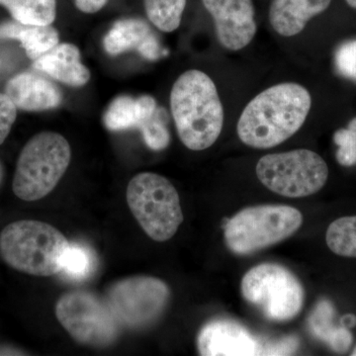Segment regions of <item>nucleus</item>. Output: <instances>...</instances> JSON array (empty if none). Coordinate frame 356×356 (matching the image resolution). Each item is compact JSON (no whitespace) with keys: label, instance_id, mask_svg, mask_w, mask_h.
<instances>
[{"label":"nucleus","instance_id":"obj_19","mask_svg":"<svg viewBox=\"0 0 356 356\" xmlns=\"http://www.w3.org/2000/svg\"><path fill=\"white\" fill-rule=\"evenodd\" d=\"M332 307L329 302L318 304L309 321L310 330L316 337L329 343L337 351H346L350 348L353 337L350 331L343 327L332 325Z\"/></svg>","mask_w":356,"mask_h":356},{"label":"nucleus","instance_id":"obj_1","mask_svg":"<svg viewBox=\"0 0 356 356\" xmlns=\"http://www.w3.org/2000/svg\"><path fill=\"white\" fill-rule=\"evenodd\" d=\"M312 98L298 83L276 84L255 96L238 122V138L254 149H270L295 135L305 123Z\"/></svg>","mask_w":356,"mask_h":356},{"label":"nucleus","instance_id":"obj_31","mask_svg":"<svg viewBox=\"0 0 356 356\" xmlns=\"http://www.w3.org/2000/svg\"><path fill=\"white\" fill-rule=\"evenodd\" d=\"M4 168L2 165L1 161H0V184H1L2 179H3Z\"/></svg>","mask_w":356,"mask_h":356},{"label":"nucleus","instance_id":"obj_30","mask_svg":"<svg viewBox=\"0 0 356 356\" xmlns=\"http://www.w3.org/2000/svg\"><path fill=\"white\" fill-rule=\"evenodd\" d=\"M0 355H24V353L16 348L0 346Z\"/></svg>","mask_w":356,"mask_h":356},{"label":"nucleus","instance_id":"obj_15","mask_svg":"<svg viewBox=\"0 0 356 356\" xmlns=\"http://www.w3.org/2000/svg\"><path fill=\"white\" fill-rule=\"evenodd\" d=\"M33 67L67 86H83L88 83L90 72L81 62L79 49L72 44H60L37 58Z\"/></svg>","mask_w":356,"mask_h":356},{"label":"nucleus","instance_id":"obj_8","mask_svg":"<svg viewBox=\"0 0 356 356\" xmlns=\"http://www.w3.org/2000/svg\"><path fill=\"white\" fill-rule=\"evenodd\" d=\"M242 294L250 305L273 322L296 317L304 303V289L298 278L277 264H261L243 275Z\"/></svg>","mask_w":356,"mask_h":356},{"label":"nucleus","instance_id":"obj_32","mask_svg":"<svg viewBox=\"0 0 356 356\" xmlns=\"http://www.w3.org/2000/svg\"><path fill=\"white\" fill-rule=\"evenodd\" d=\"M346 1L351 8L356 9V0H346Z\"/></svg>","mask_w":356,"mask_h":356},{"label":"nucleus","instance_id":"obj_9","mask_svg":"<svg viewBox=\"0 0 356 356\" xmlns=\"http://www.w3.org/2000/svg\"><path fill=\"white\" fill-rule=\"evenodd\" d=\"M56 316L65 331L76 343L104 348L119 336V324L106 300L93 293L69 292L63 295L56 306Z\"/></svg>","mask_w":356,"mask_h":356},{"label":"nucleus","instance_id":"obj_27","mask_svg":"<svg viewBox=\"0 0 356 356\" xmlns=\"http://www.w3.org/2000/svg\"><path fill=\"white\" fill-rule=\"evenodd\" d=\"M16 117L17 107L6 93H0V146L8 137Z\"/></svg>","mask_w":356,"mask_h":356},{"label":"nucleus","instance_id":"obj_7","mask_svg":"<svg viewBox=\"0 0 356 356\" xmlns=\"http://www.w3.org/2000/svg\"><path fill=\"white\" fill-rule=\"evenodd\" d=\"M255 172L266 188L290 198L317 193L329 177V168L322 156L304 149L266 154L259 159Z\"/></svg>","mask_w":356,"mask_h":356},{"label":"nucleus","instance_id":"obj_28","mask_svg":"<svg viewBox=\"0 0 356 356\" xmlns=\"http://www.w3.org/2000/svg\"><path fill=\"white\" fill-rule=\"evenodd\" d=\"M299 346V341L294 337H288L280 341L261 344V355H292Z\"/></svg>","mask_w":356,"mask_h":356},{"label":"nucleus","instance_id":"obj_4","mask_svg":"<svg viewBox=\"0 0 356 356\" xmlns=\"http://www.w3.org/2000/svg\"><path fill=\"white\" fill-rule=\"evenodd\" d=\"M72 149L60 134L42 132L21 151L14 173L13 189L28 202L40 200L55 189L69 168Z\"/></svg>","mask_w":356,"mask_h":356},{"label":"nucleus","instance_id":"obj_16","mask_svg":"<svg viewBox=\"0 0 356 356\" xmlns=\"http://www.w3.org/2000/svg\"><path fill=\"white\" fill-rule=\"evenodd\" d=\"M331 3L332 0H273L269 21L280 36H296L312 18L325 13Z\"/></svg>","mask_w":356,"mask_h":356},{"label":"nucleus","instance_id":"obj_11","mask_svg":"<svg viewBox=\"0 0 356 356\" xmlns=\"http://www.w3.org/2000/svg\"><path fill=\"white\" fill-rule=\"evenodd\" d=\"M212 16L222 47L238 51L252 41L257 33L252 0H202Z\"/></svg>","mask_w":356,"mask_h":356},{"label":"nucleus","instance_id":"obj_17","mask_svg":"<svg viewBox=\"0 0 356 356\" xmlns=\"http://www.w3.org/2000/svg\"><path fill=\"white\" fill-rule=\"evenodd\" d=\"M158 108L156 99L144 95L135 98L124 95L115 98L105 112L103 121L108 130L140 129Z\"/></svg>","mask_w":356,"mask_h":356},{"label":"nucleus","instance_id":"obj_23","mask_svg":"<svg viewBox=\"0 0 356 356\" xmlns=\"http://www.w3.org/2000/svg\"><path fill=\"white\" fill-rule=\"evenodd\" d=\"M95 257L91 250L81 243H70L63 259L62 270L69 280L83 281L95 271Z\"/></svg>","mask_w":356,"mask_h":356},{"label":"nucleus","instance_id":"obj_12","mask_svg":"<svg viewBox=\"0 0 356 356\" xmlns=\"http://www.w3.org/2000/svg\"><path fill=\"white\" fill-rule=\"evenodd\" d=\"M199 353L204 356L261 355V344L238 323L215 320L199 332Z\"/></svg>","mask_w":356,"mask_h":356},{"label":"nucleus","instance_id":"obj_3","mask_svg":"<svg viewBox=\"0 0 356 356\" xmlns=\"http://www.w3.org/2000/svg\"><path fill=\"white\" fill-rule=\"evenodd\" d=\"M69 245L55 227L35 220L11 222L0 233V257L7 266L29 275L60 273Z\"/></svg>","mask_w":356,"mask_h":356},{"label":"nucleus","instance_id":"obj_6","mask_svg":"<svg viewBox=\"0 0 356 356\" xmlns=\"http://www.w3.org/2000/svg\"><path fill=\"white\" fill-rule=\"evenodd\" d=\"M127 203L134 217L152 240L166 242L184 222L179 195L168 178L143 172L129 182Z\"/></svg>","mask_w":356,"mask_h":356},{"label":"nucleus","instance_id":"obj_26","mask_svg":"<svg viewBox=\"0 0 356 356\" xmlns=\"http://www.w3.org/2000/svg\"><path fill=\"white\" fill-rule=\"evenodd\" d=\"M334 64L339 74L356 81V40L339 47L334 55Z\"/></svg>","mask_w":356,"mask_h":356},{"label":"nucleus","instance_id":"obj_20","mask_svg":"<svg viewBox=\"0 0 356 356\" xmlns=\"http://www.w3.org/2000/svg\"><path fill=\"white\" fill-rule=\"evenodd\" d=\"M13 19L23 24L51 25L56 19V0H0Z\"/></svg>","mask_w":356,"mask_h":356},{"label":"nucleus","instance_id":"obj_29","mask_svg":"<svg viewBox=\"0 0 356 356\" xmlns=\"http://www.w3.org/2000/svg\"><path fill=\"white\" fill-rule=\"evenodd\" d=\"M79 10L84 13H95L107 3V0H74Z\"/></svg>","mask_w":356,"mask_h":356},{"label":"nucleus","instance_id":"obj_21","mask_svg":"<svg viewBox=\"0 0 356 356\" xmlns=\"http://www.w3.org/2000/svg\"><path fill=\"white\" fill-rule=\"evenodd\" d=\"M325 242L334 254L356 257V216L343 217L330 225Z\"/></svg>","mask_w":356,"mask_h":356},{"label":"nucleus","instance_id":"obj_13","mask_svg":"<svg viewBox=\"0 0 356 356\" xmlns=\"http://www.w3.org/2000/svg\"><path fill=\"white\" fill-rule=\"evenodd\" d=\"M103 46L110 55L138 51L149 60H159L165 54L147 22L136 18L117 21L104 37Z\"/></svg>","mask_w":356,"mask_h":356},{"label":"nucleus","instance_id":"obj_25","mask_svg":"<svg viewBox=\"0 0 356 356\" xmlns=\"http://www.w3.org/2000/svg\"><path fill=\"white\" fill-rule=\"evenodd\" d=\"M334 142L337 146L336 156L339 165H356V117L350 122L348 128L339 129L334 133Z\"/></svg>","mask_w":356,"mask_h":356},{"label":"nucleus","instance_id":"obj_5","mask_svg":"<svg viewBox=\"0 0 356 356\" xmlns=\"http://www.w3.org/2000/svg\"><path fill=\"white\" fill-rule=\"evenodd\" d=\"M302 224L303 215L291 206H252L229 220L225 242L235 254H252L286 240Z\"/></svg>","mask_w":356,"mask_h":356},{"label":"nucleus","instance_id":"obj_10","mask_svg":"<svg viewBox=\"0 0 356 356\" xmlns=\"http://www.w3.org/2000/svg\"><path fill=\"white\" fill-rule=\"evenodd\" d=\"M168 300L170 289L163 280L134 276L112 285L106 302L121 327L142 330L159 320Z\"/></svg>","mask_w":356,"mask_h":356},{"label":"nucleus","instance_id":"obj_24","mask_svg":"<svg viewBox=\"0 0 356 356\" xmlns=\"http://www.w3.org/2000/svg\"><path fill=\"white\" fill-rule=\"evenodd\" d=\"M168 122V112L163 107L158 106L149 120L145 122L139 129L143 139L149 149L161 151L170 145V134Z\"/></svg>","mask_w":356,"mask_h":356},{"label":"nucleus","instance_id":"obj_2","mask_svg":"<svg viewBox=\"0 0 356 356\" xmlns=\"http://www.w3.org/2000/svg\"><path fill=\"white\" fill-rule=\"evenodd\" d=\"M170 108L179 139L192 151L216 143L224 125V109L216 86L201 70L178 77L170 93Z\"/></svg>","mask_w":356,"mask_h":356},{"label":"nucleus","instance_id":"obj_22","mask_svg":"<svg viewBox=\"0 0 356 356\" xmlns=\"http://www.w3.org/2000/svg\"><path fill=\"white\" fill-rule=\"evenodd\" d=\"M186 0H145L147 18L161 31H175L181 22Z\"/></svg>","mask_w":356,"mask_h":356},{"label":"nucleus","instance_id":"obj_33","mask_svg":"<svg viewBox=\"0 0 356 356\" xmlns=\"http://www.w3.org/2000/svg\"><path fill=\"white\" fill-rule=\"evenodd\" d=\"M351 355L356 356V346H355V350H353V353H351Z\"/></svg>","mask_w":356,"mask_h":356},{"label":"nucleus","instance_id":"obj_14","mask_svg":"<svg viewBox=\"0 0 356 356\" xmlns=\"http://www.w3.org/2000/svg\"><path fill=\"white\" fill-rule=\"evenodd\" d=\"M6 95L24 111H44L60 104L62 92L55 83L39 74L22 72L7 83Z\"/></svg>","mask_w":356,"mask_h":356},{"label":"nucleus","instance_id":"obj_18","mask_svg":"<svg viewBox=\"0 0 356 356\" xmlns=\"http://www.w3.org/2000/svg\"><path fill=\"white\" fill-rule=\"evenodd\" d=\"M0 39L18 40L28 58L35 60L58 44V33L51 25H28L18 21L0 24Z\"/></svg>","mask_w":356,"mask_h":356}]
</instances>
